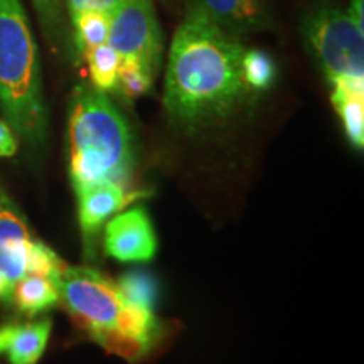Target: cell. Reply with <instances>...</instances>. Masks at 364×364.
Masks as SVG:
<instances>
[{
  "label": "cell",
  "instance_id": "cell-18",
  "mask_svg": "<svg viewBox=\"0 0 364 364\" xmlns=\"http://www.w3.org/2000/svg\"><path fill=\"white\" fill-rule=\"evenodd\" d=\"M68 265L58 257L53 248L39 240H31L27 248L26 275H39L58 284L59 277L65 273Z\"/></svg>",
  "mask_w": 364,
  "mask_h": 364
},
{
  "label": "cell",
  "instance_id": "cell-1",
  "mask_svg": "<svg viewBox=\"0 0 364 364\" xmlns=\"http://www.w3.org/2000/svg\"><path fill=\"white\" fill-rule=\"evenodd\" d=\"M245 48L203 9L189 7L172 36L164 107L176 125L198 130L231 115L247 95Z\"/></svg>",
  "mask_w": 364,
  "mask_h": 364
},
{
  "label": "cell",
  "instance_id": "cell-14",
  "mask_svg": "<svg viewBox=\"0 0 364 364\" xmlns=\"http://www.w3.org/2000/svg\"><path fill=\"white\" fill-rule=\"evenodd\" d=\"M83 59L88 65L90 85L103 93H113L118 85V70H120V56L110 44L103 43L91 48L83 54Z\"/></svg>",
  "mask_w": 364,
  "mask_h": 364
},
{
  "label": "cell",
  "instance_id": "cell-6",
  "mask_svg": "<svg viewBox=\"0 0 364 364\" xmlns=\"http://www.w3.org/2000/svg\"><path fill=\"white\" fill-rule=\"evenodd\" d=\"M108 44L120 61H132L157 73L164 39L154 0H124L110 16Z\"/></svg>",
  "mask_w": 364,
  "mask_h": 364
},
{
  "label": "cell",
  "instance_id": "cell-7",
  "mask_svg": "<svg viewBox=\"0 0 364 364\" xmlns=\"http://www.w3.org/2000/svg\"><path fill=\"white\" fill-rule=\"evenodd\" d=\"M105 253L124 263L150 262L157 253V235L144 208H132L105 223Z\"/></svg>",
  "mask_w": 364,
  "mask_h": 364
},
{
  "label": "cell",
  "instance_id": "cell-12",
  "mask_svg": "<svg viewBox=\"0 0 364 364\" xmlns=\"http://www.w3.org/2000/svg\"><path fill=\"white\" fill-rule=\"evenodd\" d=\"M14 306L24 316H39L59 302L58 284L39 275H24L12 287Z\"/></svg>",
  "mask_w": 364,
  "mask_h": 364
},
{
  "label": "cell",
  "instance_id": "cell-20",
  "mask_svg": "<svg viewBox=\"0 0 364 364\" xmlns=\"http://www.w3.org/2000/svg\"><path fill=\"white\" fill-rule=\"evenodd\" d=\"M44 31L51 38L63 34V0H33Z\"/></svg>",
  "mask_w": 364,
  "mask_h": 364
},
{
  "label": "cell",
  "instance_id": "cell-9",
  "mask_svg": "<svg viewBox=\"0 0 364 364\" xmlns=\"http://www.w3.org/2000/svg\"><path fill=\"white\" fill-rule=\"evenodd\" d=\"M31 233L19 208L0 191V273L14 285L26 275Z\"/></svg>",
  "mask_w": 364,
  "mask_h": 364
},
{
  "label": "cell",
  "instance_id": "cell-16",
  "mask_svg": "<svg viewBox=\"0 0 364 364\" xmlns=\"http://www.w3.org/2000/svg\"><path fill=\"white\" fill-rule=\"evenodd\" d=\"M241 71H243V81L248 90L265 91L275 83L277 80V65L270 54L260 51V49H245L243 61H241Z\"/></svg>",
  "mask_w": 364,
  "mask_h": 364
},
{
  "label": "cell",
  "instance_id": "cell-8",
  "mask_svg": "<svg viewBox=\"0 0 364 364\" xmlns=\"http://www.w3.org/2000/svg\"><path fill=\"white\" fill-rule=\"evenodd\" d=\"M140 196H142L140 193H127L124 184L112 181L100 182L76 194L78 220L86 252L91 253L95 250L105 223Z\"/></svg>",
  "mask_w": 364,
  "mask_h": 364
},
{
  "label": "cell",
  "instance_id": "cell-23",
  "mask_svg": "<svg viewBox=\"0 0 364 364\" xmlns=\"http://www.w3.org/2000/svg\"><path fill=\"white\" fill-rule=\"evenodd\" d=\"M363 0H351L348 7V12L351 14L353 19L356 21L359 26H363Z\"/></svg>",
  "mask_w": 364,
  "mask_h": 364
},
{
  "label": "cell",
  "instance_id": "cell-5",
  "mask_svg": "<svg viewBox=\"0 0 364 364\" xmlns=\"http://www.w3.org/2000/svg\"><path fill=\"white\" fill-rule=\"evenodd\" d=\"M302 31L331 88L364 91V27L348 9H314L304 19Z\"/></svg>",
  "mask_w": 364,
  "mask_h": 364
},
{
  "label": "cell",
  "instance_id": "cell-10",
  "mask_svg": "<svg viewBox=\"0 0 364 364\" xmlns=\"http://www.w3.org/2000/svg\"><path fill=\"white\" fill-rule=\"evenodd\" d=\"M194 4L235 36L258 33L270 26L262 0H196Z\"/></svg>",
  "mask_w": 364,
  "mask_h": 364
},
{
  "label": "cell",
  "instance_id": "cell-22",
  "mask_svg": "<svg viewBox=\"0 0 364 364\" xmlns=\"http://www.w3.org/2000/svg\"><path fill=\"white\" fill-rule=\"evenodd\" d=\"M17 147L19 144H17V136L12 127L6 120H0V157L16 156Z\"/></svg>",
  "mask_w": 364,
  "mask_h": 364
},
{
  "label": "cell",
  "instance_id": "cell-19",
  "mask_svg": "<svg viewBox=\"0 0 364 364\" xmlns=\"http://www.w3.org/2000/svg\"><path fill=\"white\" fill-rule=\"evenodd\" d=\"M154 76L152 73L142 65H136L132 61H120V70H118V85L117 91L125 98H139L152 88Z\"/></svg>",
  "mask_w": 364,
  "mask_h": 364
},
{
  "label": "cell",
  "instance_id": "cell-15",
  "mask_svg": "<svg viewBox=\"0 0 364 364\" xmlns=\"http://www.w3.org/2000/svg\"><path fill=\"white\" fill-rule=\"evenodd\" d=\"M70 21L73 34H75V46L81 58L91 48H97L108 41V31H110L108 14L98 11L80 12L76 16H71Z\"/></svg>",
  "mask_w": 364,
  "mask_h": 364
},
{
  "label": "cell",
  "instance_id": "cell-21",
  "mask_svg": "<svg viewBox=\"0 0 364 364\" xmlns=\"http://www.w3.org/2000/svg\"><path fill=\"white\" fill-rule=\"evenodd\" d=\"M68 14L76 16L80 12H88V11H98L105 12L108 16H112L115 12V9L120 6L124 0H65Z\"/></svg>",
  "mask_w": 364,
  "mask_h": 364
},
{
  "label": "cell",
  "instance_id": "cell-3",
  "mask_svg": "<svg viewBox=\"0 0 364 364\" xmlns=\"http://www.w3.org/2000/svg\"><path fill=\"white\" fill-rule=\"evenodd\" d=\"M70 177L75 193L100 184H127L135 167V142L110 97L91 85L73 91L68 118Z\"/></svg>",
  "mask_w": 364,
  "mask_h": 364
},
{
  "label": "cell",
  "instance_id": "cell-2",
  "mask_svg": "<svg viewBox=\"0 0 364 364\" xmlns=\"http://www.w3.org/2000/svg\"><path fill=\"white\" fill-rule=\"evenodd\" d=\"M59 302L95 343L129 363H139L164 334L154 311L125 299L117 282L90 267H68L58 280Z\"/></svg>",
  "mask_w": 364,
  "mask_h": 364
},
{
  "label": "cell",
  "instance_id": "cell-13",
  "mask_svg": "<svg viewBox=\"0 0 364 364\" xmlns=\"http://www.w3.org/2000/svg\"><path fill=\"white\" fill-rule=\"evenodd\" d=\"M364 91L331 88V102L343 122L349 142L361 150L364 145Z\"/></svg>",
  "mask_w": 364,
  "mask_h": 364
},
{
  "label": "cell",
  "instance_id": "cell-11",
  "mask_svg": "<svg viewBox=\"0 0 364 364\" xmlns=\"http://www.w3.org/2000/svg\"><path fill=\"white\" fill-rule=\"evenodd\" d=\"M49 317L27 324H6L0 327V354L11 364H36L43 358L51 336Z\"/></svg>",
  "mask_w": 364,
  "mask_h": 364
},
{
  "label": "cell",
  "instance_id": "cell-4",
  "mask_svg": "<svg viewBox=\"0 0 364 364\" xmlns=\"http://www.w3.org/2000/svg\"><path fill=\"white\" fill-rule=\"evenodd\" d=\"M0 108L26 144L46 142L49 113L38 44L21 0H0Z\"/></svg>",
  "mask_w": 364,
  "mask_h": 364
},
{
  "label": "cell",
  "instance_id": "cell-24",
  "mask_svg": "<svg viewBox=\"0 0 364 364\" xmlns=\"http://www.w3.org/2000/svg\"><path fill=\"white\" fill-rule=\"evenodd\" d=\"M12 284L0 273V302H9L12 297Z\"/></svg>",
  "mask_w": 364,
  "mask_h": 364
},
{
  "label": "cell",
  "instance_id": "cell-17",
  "mask_svg": "<svg viewBox=\"0 0 364 364\" xmlns=\"http://www.w3.org/2000/svg\"><path fill=\"white\" fill-rule=\"evenodd\" d=\"M118 289L135 306L156 311V304L159 299V284L156 277L147 272H130L125 273L117 282Z\"/></svg>",
  "mask_w": 364,
  "mask_h": 364
}]
</instances>
